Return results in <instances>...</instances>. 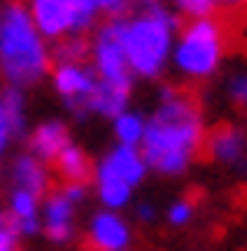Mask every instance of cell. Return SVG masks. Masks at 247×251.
<instances>
[{"label": "cell", "instance_id": "cell-1", "mask_svg": "<svg viewBox=\"0 0 247 251\" xmlns=\"http://www.w3.org/2000/svg\"><path fill=\"white\" fill-rule=\"evenodd\" d=\"M204 113L191 89L168 86L161 89L158 106L145 116V136H142V159L158 176H181L204 149Z\"/></svg>", "mask_w": 247, "mask_h": 251}, {"label": "cell", "instance_id": "cell-2", "mask_svg": "<svg viewBox=\"0 0 247 251\" xmlns=\"http://www.w3.org/2000/svg\"><path fill=\"white\" fill-rule=\"evenodd\" d=\"M119 47L135 79H158L168 63L178 33V20L165 0H132L125 13L109 17Z\"/></svg>", "mask_w": 247, "mask_h": 251}, {"label": "cell", "instance_id": "cell-3", "mask_svg": "<svg viewBox=\"0 0 247 251\" xmlns=\"http://www.w3.org/2000/svg\"><path fill=\"white\" fill-rule=\"evenodd\" d=\"M49 66H53L49 43L30 20L26 3H7L0 10V73L7 86H33L49 73Z\"/></svg>", "mask_w": 247, "mask_h": 251}, {"label": "cell", "instance_id": "cell-4", "mask_svg": "<svg viewBox=\"0 0 247 251\" xmlns=\"http://www.w3.org/2000/svg\"><path fill=\"white\" fill-rule=\"evenodd\" d=\"M224 53H227V26L214 13L195 17L175 33L172 66L188 83H201V79H211L221 70Z\"/></svg>", "mask_w": 247, "mask_h": 251}, {"label": "cell", "instance_id": "cell-5", "mask_svg": "<svg viewBox=\"0 0 247 251\" xmlns=\"http://www.w3.org/2000/svg\"><path fill=\"white\" fill-rule=\"evenodd\" d=\"M26 10L46 43L83 37L99 20L96 0H26Z\"/></svg>", "mask_w": 247, "mask_h": 251}, {"label": "cell", "instance_id": "cell-6", "mask_svg": "<svg viewBox=\"0 0 247 251\" xmlns=\"http://www.w3.org/2000/svg\"><path fill=\"white\" fill-rule=\"evenodd\" d=\"M86 60H89V66H92V73H96L99 83L132 93L135 76H132L129 63H125V53H122V47H119V37H115V26H112L109 17H106V24H102V26L92 30Z\"/></svg>", "mask_w": 247, "mask_h": 251}, {"label": "cell", "instance_id": "cell-7", "mask_svg": "<svg viewBox=\"0 0 247 251\" xmlns=\"http://www.w3.org/2000/svg\"><path fill=\"white\" fill-rule=\"evenodd\" d=\"M86 199V185L83 182H63V188L46 192V199L40 205V231L49 241H63L73 238V225H76V208Z\"/></svg>", "mask_w": 247, "mask_h": 251}, {"label": "cell", "instance_id": "cell-8", "mask_svg": "<svg viewBox=\"0 0 247 251\" xmlns=\"http://www.w3.org/2000/svg\"><path fill=\"white\" fill-rule=\"evenodd\" d=\"M49 79H53V89L76 116H86L89 96L96 89V73L89 60H53L49 66Z\"/></svg>", "mask_w": 247, "mask_h": 251}, {"label": "cell", "instance_id": "cell-9", "mask_svg": "<svg viewBox=\"0 0 247 251\" xmlns=\"http://www.w3.org/2000/svg\"><path fill=\"white\" fill-rule=\"evenodd\" d=\"M86 241L92 251H129L132 248V228L122 218V212L112 208H99L89 218L86 228Z\"/></svg>", "mask_w": 247, "mask_h": 251}, {"label": "cell", "instance_id": "cell-10", "mask_svg": "<svg viewBox=\"0 0 247 251\" xmlns=\"http://www.w3.org/2000/svg\"><path fill=\"white\" fill-rule=\"evenodd\" d=\"M92 185H96V199L102 201V208H112V212H122L135 192V185H129L106 159L92 165Z\"/></svg>", "mask_w": 247, "mask_h": 251}, {"label": "cell", "instance_id": "cell-11", "mask_svg": "<svg viewBox=\"0 0 247 251\" xmlns=\"http://www.w3.org/2000/svg\"><path fill=\"white\" fill-rule=\"evenodd\" d=\"M204 149L214 162L221 165H241L247 155V136L237 126H218L204 136Z\"/></svg>", "mask_w": 247, "mask_h": 251}, {"label": "cell", "instance_id": "cell-12", "mask_svg": "<svg viewBox=\"0 0 247 251\" xmlns=\"http://www.w3.org/2000/svg\"><path fill=\"white\" fill-rule=\"evenodd\" d=\"M73 139H69V129L66 123L60 119H46V123H40L33 132H30V142H26V152H33L40 162L53 165L56 162V155H60L66 146H69Z\"/></svg>", "mask_w": 247, "mask_h": 251}, {"label": "cell", "instance_id": "cell-13", "mask_svg": "<svg viewBox=\"0 0 247 251\" xmlns=\"http://www.w3.org/2000/svg\"><path fill=\"white\" fill-rule=\"evenodd\" d=\"M26 123V109H23V93L7 86L0 93V155L10 149L13 142L20 139Z\"/></svg>", "mask_w": 247, "mask_h": 251}, {"label": "cell", "instance_id": "cell-14", "mask_svg": "<svg viewBox=\"0 0 247 251\" xmlns=\"http://www.w3.org/2000/svg\"><path fill=\"white\" fill-rule=\"evenodd\" d=\"M10 188H26L40 199H46L49 192V165L40 162L33 152H23L17 155L10 165Z\"/></svg>", "mask_w": 247, "mask_h": 251}, {"label": "cell", "instance_id": "cell-15", "mask_svg": "<svg viewBox=\"0 0 247 251\" xmlns=\"http://www.w3.org/2000/svg\"><path fill=\"white\" fill-rule=\"evenodd\" d=\"M40 205L43 199L26 192V188H10V199H7V215L13 218V225L20 231V238L40 235Z\"/></svg>", "mask_w": 247, "mask_h": 251}, {"label": "cell", "instance_id": "cell-16", "mask_svg": "<svg viewBox=\"0 0 247 251\" xmlns=\"http://www.w3.org/2000/svg\"><path fill=\"white\" fill-rule=\"evenodd\" d=\"M102 159H106L129 185H138V182L145 178V172H148L145 159H142V152H138L135 146H115V149H109Z\"/></svg>", "mask_w": 247, "mask_h": 251}, {"label": "cell", "instance_id": "cell-17", "mask_svg": "<svg viewBox=\"0 0 247 251\" xmlns=\"http://www.w3.org/2000/svg\"><path fill=\"white\" fill-rule=\"evenodd\" d=\"M53 169H56V176H60L63 182H83V185H86L89 176H92V162H89V155L79 149L76 142H69V146L56 155Z\"/></svg>", "mask_w": 247, "mask_h": 251}, {"label": "cell", "instance_id": "cell-18", "mask_svg": "<svg viewBox=\"0 0 247 251\" xmlns=\"http://www.w3.org/2000/svg\"><path fill=\"white\" fill-rule=\"evenodd\" d=\"M112 136L119 146H142V136H145V116L135 113V109H122V113L112 119Z\"/></svg>", "mask_w": 247, "mask_h": 251}, {"label": "cell", "instance_id": "cell-19", "mask_svg": "<svg viewBox=\"0 0 247 251\" xmlns=\"http://www.w3.org/2000/svg\"><path fill=\"white\" fill-rule=\"evenodd\" d=\"M165 218H168V225L175 228H185L191 218H195V201L191 199H178L168 205V212H165Z\"/></svg>", "mask_w": 247, "mask_h": 251}, {"label": "cell", "instance_id": "cell-20", "mask_svg": "<svg viewBox=\"0 0 247 251\" xmlns=\"http://www.w3.org/2000/svg\"><path fill=\"white\" fill-rule=\"evenodd\" d=\"M175 7H178V13H185L188 20H195V17H211L218 10V0H175Z\"/></svg>", "mask_w": 247, "mask_h": 251}, {"label": "cell", "instance_id": "cell-21", "mask_svg": "<svg viewBox=\"0 0 247 251\" xmlns=\"http://www.w3.org/2000/svg\"><path fill=\"white\" fill-rule=\"evenodd\" d=\"M17 241H20V231L13 225V218L0 212V251H17Z\"/></svg>", "mask_w": 247, "mask_h": 251}, {"label": "cell", "instance_id": "cell-22", "mask_svg": "<svg viewBox=\"0 0 247 251\" xmlns=\"http://www.w3.org/2000/svg\"><path fill=\"white\" fill-rule=\"evenodd\" d=\"M227 96L237 109H247V73H237L227 79Z\"/></svg>", "mask_w": 247, "mask_h": 251}, {"label": "cell", "instance_id": "cell-23", "mask_svg": "<svg viewBox=\"0 0 247 251\" xmlns=\"http://www.w3.org/2000/svg\"><path fill=\"white\" fill-rule=\"evenodd\" d=\"M129 3L132 0H96V10H99V17H119V13H125Z\"/></svg>", "mask_w": 247, "mask_h": 251}, {"label": "cell", "instance_id": "cell-24", "mask_svg": "<svg viewBox=\"0 0 247 251\" xmlns=\"http://www.w3.org/2000/svg\"><path fill=\"white\" fill-rule=\"evenodd\" d=\"M138 222H155V205L152 201H142L138 205Z\"/></svg>", "mask_w": 247, "mask_h": 251}, {"label": "cell", "instance_id": "cell-25", "mask_svg": "<svg viewBox=\"0 0 247 251\" xmlns=\"http://www.w3.org/2000/svg\"><path fill=\"white\" fill-rule=\"evenodd\" d=\"M218 7H227V10H241V7H247V0H218Z\"/></svg>", "mask_w": 247, "mask_h": 251}]
</instances>
